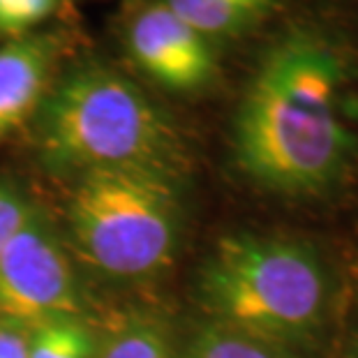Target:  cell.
Listing matches in <instances>:
<instances>
[{
	"label": "cell",
	"mask_w": 358,
	"mask_h": 358,
	"mask_svg": "<svg viewBox=\"0 0 358 358\" xmlns=\"http://www.w3.org/2000/svg\"><path fill=\"white\" fill-rule=\"evenodd\" d=\"M40 159L58 173L153 169L176 173L180 141L169 118L123 74L88 65L60 79L37 109Z\"/></svg>",
	"instance_id": "2"
},
{
	"label": "cell",
	"mask_w": 358,
	"mask_h": 358,
	"mask_svg": "<svg viewBox=\"0 0 358 358\" xmlns=\"http://www.w3.org/2000/svg\"><path fill=\"white\" fill-rule=\"evenodd\" d=\"M95 358H173V349L162 326L150 319H136L100 342Z\"/></svg>",
	"instance_id": "11"
},
{
	"label": "cell",
	"mask_w": 358,
	"mask_h": 358,
	"mask_svg": "<svg viewBox=\"0 0 358 358\" xmlns=\"http://www.w3.org/2000/svg\"><path fill=\"white\" fill-rule=\"evenodd\" d=\"M196 289L213 324L280 349L312 340L326 324V268L294 238L224 236L206 257Z\"/></svg>",
	"instance_id": "3"
},
{
	"label": "cell",
	"mask_w": 358,
	"mask_h": 358,
	"mask_svg": "<svg viewBox=\"0 0 358 358\" xmlns=\"http://www.w3.org/2000/svg\"><path fill=\"white\" fill-rule=\"evenodd\" d=\"M182 358H292L287 349L250 338L220 324H208L189 340Z\"/></svg>",
	"instance_id": "10"
},
{
	"label": "cell",
	"mask_w": 358,
	"mask_h": 358,
	"mask_svg": "<svg viewBox=\"0 0 358 358\" xmlns=\"http://www.w3.org/2000/svg\"><path fill=\"white\" fill-rule=\"evenodd\" d=\"M164 5L203 37L224 35L250 24L271 0H164Z\"/></svg>",
	"instance_id": "8"
},
{
	"label": "cell",
	"mask_w": 358,
	"mask_h": 358,
	"mask_svg": "<svg viewBox=\"0 0 358 358\" xmlns=\"http://www.w3.org/2000/svg\"><path fill=\"white\" fill-rule=\"evenodd\" d=\"M352 358H358V340H356V345H354V356Z\"/></svg>",
	"instance_id": "15"
},
{
	"label": "cell",
	"mask_w": 358,
	"mask_h": 358,
	"mask_svg": "<svg viewBox=\"0 0 358 358\" xmlns=\"http://www.w3.org/2000/svg\"><path fill=\"white\" fill-rule=\"evenodd\" d=\"M28 345V333L24 329L0 324V358H12Z\"/></svg>",
	"instance_id": "14"
},
{
	"label": "cell",
	"mask_w": 358,
	"mask_h": 358,
	"mask_svg": "<svg viewBox=\"0 0 358 358\" xmlns=\"http://www.w3.org/2000/svg\"><path fill=\"white\" fill-rule=\"evenodd\" d=\"M30 206L14 192V189L0 185V257H3L7 243L21 229Z\"/></svg>",
	"instance_id": "13"
},
{
	"label": "cell",
	"mask_w": 358,
	"mask_h": 358,
	"mask_svg": "<svg viewBox=\"0 0 358 358\" xmlns=\"http://www.w3.org/2000/svg\"><path fill=\"white\" fill-rule=\"evenodd\" d=\"M56 40L26 35L0 47V141L21 127L47 95Z\"/></svg>",
	"instance_id": "7"
},
{
	"label": "cell",
	"mask_w": 358,
	"mask_h": 358,
	"mask_svg": "<svg viewBox=\"0 0 358 358\" xmlns=\"http://www.w3.org/2000/svg\"><path fill=\"white\" fill-rule=\"evenodd\" d=\"M129 51L150 79L173 90L201 88L215 70L206 37L164 3L146 7L134 17Z\"/></svg>",
	"instance_id": "6"
},
{
	"label": "cell",
	"mask_w": 358,
	"mask_h": 358,
	"mask_svg": "<svg viewBox=\"0 0 358 358\" xmlns=\"http://www.w3.org/2000/svg\"><path fill=\"white\" fill-rule=\"evenodd\" d=\"M100 340L79 317L37 324L28 331V358H95Z\"/></svg>",
	"instance_id": "9"
},
{
	"label": "cell",
	"mask_w": 358,
	"mask_h": 358,
	"mask_svg": "<svg viewBox=\"0 0 358 358\" xmlns=\"http://www.w3.org/2000/svg\"><path fill=\"white\" fill-rule=\"evenodd\" d=\"M60 0H0V37H26L56 12Z\"/></svg>",
	"instance_id": "12"
},
{
	"label": "cell",
	"mask_w": 358,
	"mask_h": 358,
	"mask_svg": "<svg viewBox=\"0 0 358 358\" xmlns=\"http://www.w3.org/2000/svg\"><path fill=\"white\" fill-rule=\"evenodd\" d=\"M180 201L176 173L109 169L77 176L67 203L74 245L97 271L143 278L176 250Z\"/></svg>",
	"instance_id": "4"
},
{
	"label": "cell",
	"mask_w": 358,
	"mask_h": 358,
	"mask_svg": "<svg viewBox=\"0 0 358 358\" xmlns=\"http://www.w3.org/2000/svg\"><path fill=\"white\" fill-rule=\"evenodd\" d=\"M347 72L322 37L294 33L262 60L234 118L238 169L280 194H317L352 169L358 139L345 123Z\"/></svg>",
	"instance_id": "1"
},
{
	"label": "cell",
	"mask_w": 358,
	"mask_h": 358,
	"mask_svg": "<svg viewBox=\"0 0 358 358\" xmlns=\"http://www.w3.org/2000/svg\"><path fill=\"white\" fill-rule=\"evenodd\" d=\"M81 287L63 245L40 213L30 208L0 257V319L37 326L79 317Z\"/></svg>",
	"instance_id": "5"
}]
</instances>
